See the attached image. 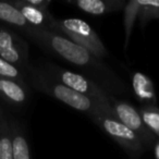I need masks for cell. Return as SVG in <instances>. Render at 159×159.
I'll use <instances>...</instances> for the list:
<instances>
[{"instance_id":"cell-1","label":"cell","mask_w":159,"mask_h":159,"mask_svg":"<svg viewBox=\"0 0 159 159\" xmlns=\"http://www.w3.org/2000/svg\"><path fill=\"white\" fill-rule=\"evenodd\" d=\"M25 35L47 53L81 69L83 75L97 83L110 96L129 93L126 85L107 64L61 34L31 27Z\"/></svg>"},{"instance_id":"cell-2","label":"cell","mask_w":159,"mask_h":159,"mask_svg":"<svg viewBox=\"0 0 159 159\" xmlns=\"http://www.w3.org/2000/svg\"><path fill=\"white\" fill-rule=\"evenodd\" d=\"M26 76L30 81V84L43 94L50 96L69 107L87 115L92 120L99 112H102L99 107L89 98L76 93L73 89L62 83L58 82L57 80L51 77L46 72L42 70L39 66H30L26 72Z\"/></svg>"},{"instance_id":"cell-3","label":"cell","mask_w":159,"mask_h":159,"mask_svg":"<svg viewBox=\"0 0 159 159\" xmlns=\"http://www.w3.org/2000/svg\"><path fill=\"white\" fill-rule=\"evenodd\" d=\"M38 66L51 77L57 80L58 82L62 83L69 89L93 100L99 107L102 113L115 117L110 102L111 96L91 79L83 74H80V73L66 70V69L49 61L42 62V64Z\"/></svg>"},{"instance_id":"cell-4","label":"cell","mask_w":159,"mask_h":159,"mask_svg":"<svg viewBox=\"0 0 159 159\" xmlns=\"http://www.w3.org/2000/svg\"><path fill=\"white\" fill-rule=\"evenodd\" d=\"M55 32L69 38L74 44L85 48L98 59L109 55L97 33L91 25L83 20L75 18L57 20L55 24Z\"/></svg>"},{"instance_id":"cell-5","label":"cell","mask_w":159,"mask_h":159,"mask_svg":"<svg viewBox=\"0 0 159 159\" xmlns=\"http://www.w3.org/2000/svg\"><path fill=\"white\" fill-rule=\"evenodd\" d=\"M0 58L16 66L25 75L31 66L29 44L5 25H0Z\"/></svg>"},{"instance_id":"cell-6","label":"cell","mask_w":159,"mask_h":159,"mask_svg":"<svg viewBox=\"0 0 159 159\" xmlns=\"http://www.w3.org/2000/svg\"><path fill=\"white\" fill-rule=\"evenodd\" d=\"M93 122L102 129L109 137H111L128 152L133 154H141L145 150V146L141 139L124 124L118 121L115 117L99 112L93 119Z\"/></svg>"},{"instance_id":"cell-7","label":"cell","mask_w":159,"mask_h":159,"mask_svg":"<svg viewBox=\"0 0 159 159\" xmlns=\"http://www.w3.org/2000/svg\"><path fill=\"white\" fill-rule=\"evenodd\" d=\"M111 108L115 118L122 124L134 132L143 142L144 146H150L156 139V135L148 130L147 126L144 124L139 112L131 104L123 100L117 99L115 96L110 97Z\"/></svg>"},{"instance_id":"cell-8","label":"cell","mask_w":159,"mask_h":159,"mask_svg":"<svg viewBox=\"0 0 159 159\" xmlns=\"http://www.w3.org/2000/svg\"><path fill=\"white\" fill-rule=\"evenodd\" d=\"M11 3L19 9L25 18L26 22L34 29L46 30L55 32V24L57 19L53 18L48 9H39L27 5L24 0H13Z\"/></svg>"},{"instance_id":"cell-9","label":"cell","mask_w":159,"mask_h":159,"mask_svg":"<svg viewBox=\"0 0 159 159\" xmlns=\"http://www.w3.org/2000/svg\"><path fill=\"white\" fill-rule=\"evenodd\" d=\"M0 98L16 108H22L29 104L31 92L25 83L0 77Z\"/></svg>"},{"instance_id":"cell-10","label":"cell","mask_w":159,"mask_h":159,"mask_svg":"<svg viewBox=\"0 0 159 159\" xmlns=\"http://www.w3.org/2000/svg\"><path fill=\"white\" fill-rule=\"evenodd\" d=\"M70 3L92 16H104L119 11L126 5L124 0H76L71 1Z\"/></svg>"},{"instance_id":"cell-11","label":"cell","mask_w":159,"mask_h":159,"mask_svg":"<svg viewBox=\"0 0 159 159\" xmlns=\"http://www.w3.org/2000/svg\"><path fill=\"white\" fill-rule=\"evenodd\" d=\"M132 89L135 97L144 106H156L157 97L152 80L141 72L132 74Z\"/></svg>"},{"instance_id":"cell-12","label":"cell","mask_w":159,"mask_h":159,"mask_svg":"<svg viewBox=\"0 0 159 159\" xmlns=\"http://www.w3.org/2000/svg\"><path fill=\"white\" fill-rule=\"evenodd\" d=\"M9 122L13 159H32L31 148L22 124L14 119L9 120Z\"/></svg>"},{"instance_id":"cell-13","label":"cell","mask_w":159,"mask_h":159,"mask_svg":"<svg viewBox=\"0 0 159 159\" xmlns=\"http://www.w3.org/2000/svg\"><path fill=\"white\" fill-rule=\"evenodd\" d=\"M0 21L24 34H26L32 27L11 1H0Z\"/></svg>"},{"instance_id":"cell-14","label":"cell","mask_w":159,"mask_h":159,"mask_svg":"<svg viewBox=\"0 0 159 159\" xmlns=\"http://www.w3.org/2000/svg\"><path fill=\"white\" fill-rule=\"evenodd\" d=\"M0 159H13L10 122L0 107Z\"/></svg>"},{"instance_id":"cell-15","label":"cell","mask_w":159,"mask_h":159,"mask_svg":"<svg viewBox=\"0 0 159 159\" xmlns=\"http://www.w3.org/2000/svg\"><path fill=\"white\" fill-rule=\"evenodd\" d=\"M139 0H132L124 7V30H125V40H124V50L126 49L130 42L131 34L134 26L135 19L139 16Z\"/></svg>"},{"instance_id":"cell-16","label":"cell","mask_w":159,"mask_h":159,"mask_svg":"<svg viewBox=\"0 0 159 159\" xmlns=\"http://www.w3.org/2000/svg\"><path fill=\"white\" fill-rule=\"evenodd\" d=\"M139 16L142 27L152 19H159V0H139Z\"/></svg>"},{"instance_id":"cell-17","label":"cell","mask_w":159,"mask_h":159,"mask_svg":"<svg viewBox=\"0 0 159 159\" xmlns=\"http://www.w3.org/2000/svg\"><path fill=\"white\" fill-rule=\"evenodd\" d=\"M139 112L148 130L159 137V108L157 106H144Z\"/></svg>"},{"instance_id":"cell-18","label":"cell","mask_w":159,"mask_h":159,"mask_svg":"<svg viewBox=\"0 0 159 159\" xmlns=\"http://www.w3.org/2000/svg\"><path fill=\"white\" fill-rule=\"evenodd\" d=\"M0 77L2 79H9L13 81H18L20 83H26V75L24 72L16 68V66L9 63L8 61L0 58Z\"/></svg>"},{"instance_id":"cell-19","label":"cell","mask_w":159,"mask_h":159,"mask_svg":"<svg viewBox=\"0 0 159 159\" xmlns=\"http://www.w3.org/2000/svg\"><path fill=\"white\" fill-rule=\"evenodd\" d=\"M24 1L27 5L39 9H48V6L51 2V0H24Z\"/></svg>"},{"instance_id":"cell-20","label":"cell","mask_w":159,"mask_h":159,"mask_svg":"<svg viewBox=\"0 0 159 159\" xmlns=\"http://www.w3.org/2000/svg\"><path fill=\"white\" fill-rule=\"evenodd\" d=\"M155 155H156V158L159 159V142L157 143L156 147H155Z\"/></svg>"}]
</instances>
